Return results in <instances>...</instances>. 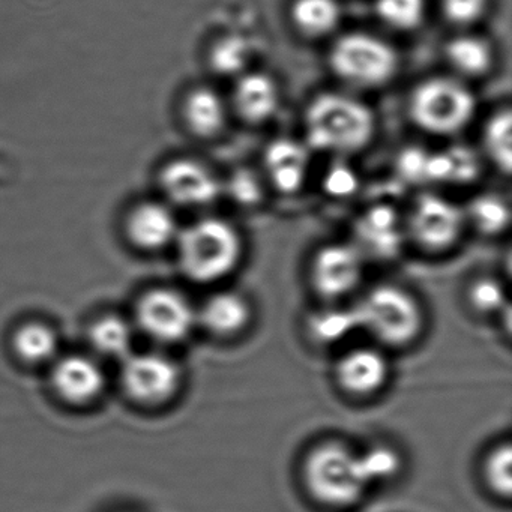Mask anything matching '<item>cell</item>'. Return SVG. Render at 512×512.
<instances>
[{
	"label": "cell",
	"mask_w": 512,
	"mask_h": 512,
	"mask_svg": "<svg viewBox=\"0 0 512 512\" xmlns=\"http://www.w3.org/2000/svg\"><path fill=\"white\" fill-rule=\"evenodd\" d=\"M332 73L359 89H374L394 79L398 55L386 41L365 32H350L335 41L329 52Z\"/></svg>",
	"instance_id": "6"
},
{
	"label": "cell",
	"mask_w": 512,
	"mask_h": 512,
	"mask_svg": "<svg viewBox=\"0 0 512 512\" xmlns=\"http://www.w3.org/2000/svg\"><path fill=\"white\" fill-rule=\"evenodd\" d=\"M488 0H440L443 16L455 26H470L487 13Z\"/></svg>",
	"instance_id": "33"
},
{
	"label": "cell",
	"mask_w": 512,
	"mask_h": 512,
	"mask_svg": "<svg viewBox=\"0 0 512 512\" xmlns=\"http://www.w3.org/2000/svg\"><path fill=\"white\" fill-rule=\"evenodd\" d=\"M308 166L307 148L295 140H274L266 148V175L280 193L292 194L301 190L307 179Z\"/></svg>",
	"instance_id": "17"
},
{
	"label": "cell",
	"mask_w": 512,
	"mask_h": 512,
	"mask_svg": "<svg viewBox=\"0 0 512 512\" xmlns=\"http://www.w3.org/2000/svg\"><path fill=\"white\" fill-rule=\"evenodd\" d=\"M280 106L277 83L262 73L242 76L233 91V107L248 124H263L271 119Z\"/></svg>",
	"instance_id": "19"
},
{
	"label": "cell",
	"mask_w": 512,
	"mask_h": 512,
	"mask_svg": "<svg viewBox=\"0 0 512 512\" xmlns=\"http://www.w3.org/2000/svg\"><path fill=\"white\" fill-rule=\"evenodd\" d=\"M302 475L314 499L337 508L358 502L368 487L358 454L343 443L328 442L314 448L305 458Z\"/></svg>",
	"instance_id": "3"
},
{
	"label": "cell",
	"mask_w": 512,
	"mask_h": 512,
	"mask_svg": "<svg viewBox=\"0 0 512 512\" xmlns=\"http://www.w3.org/2000/svg\"><path fill=\"white\" fill-rule=\"evenodd\" d=\"M10 349L14 358L26 367L49 368L61 355V335L46 320H23L11 332Z\"/></svg>",
	"instance_id": "16"
},
{
	"label": "cell",
	"mask_w": 512,
	"mask_h": 512,
	"mask_svg": "<svg viewBox=\"0 0 512 512\" xmlns=\"http://www.w3.org/2000/svg\"><path fill=\"white\" fill-rule=\"evenodd\" d=\"M227 191L236 203L253 206L262 200L263 188L259 178L251 170H238L230 176Z\"/></svg>",
	"instance_id": "34"
},
{
	"label": "cell",
	"mask_w": 512,
	"mask_h": 512,
	"mask_svg": "<svg viewBox=\"0 0 512 512\" xmlns=\"http://www.w3.org/2000/svg\"><path fill=\"white\" fill-rule=\"evenodd\" d=\"M122 229L134 250L152 254L175 245L181 227L173 206L163 199H145L128 208Z\"/></svg>",
	"instance_id": "12"
},
{
	"label": "cell",
	"mask_w": 512,
	"mask_h": 512,
	"mask_svg": "<svg viewBox=\"0 0 512 512\" xmlns=\"http://www.w3.org/2000/svg\"><path fill=\"white\" fill-rule=\"evenodd\" d=\"M388 361L379 350L359 347L338 361L335 377L347 394L367 397L380 391L388 379Z\"/></svg>",
	"instance_id": "15"
},
{
	"label": "cell",
	"mask_w": 512,
	"mask_h": 512,
	"mask_svg": "<svg viewBox=\"0 0 512 512\" xmlns=\"http://www.w3.org/2000/svg\"><path fill=\"white\" fill-rule=\"evenodd\" d=\"M472 92L454 79L434 77L419 83L409 98L413 124L434 136H451L469 125L475 115Z\"/></svg>",
	"instance_id": "5"
},
{
	"label": "cell",
	"mask_w": 512,
	"mask_h": 512,
	"mask_svg": "<svg viewBox=\"0 0 512 512\" xmlns=\"http://www.w3.org/2000/svg\"><path fill=\"white\" fill-rule=\"evenodd\" d=\"M449 67L467 79L482 77L493 65V50L487 41L473 35L452 38L445 47Z\"/></svg>",
	"instance_id": "24"
},
{
	"label": "cell",
	"mask_w": 512,
	"mask_h": 512,
	"mask_svg": "<svg viewBox=\"0 0 512 512\" xmlns=\"http://www.w3.org/2000/svg\"><path fill=\"white\" fill-rule=\"evenodd\" d=\"M136 328L131 319L119 313H103L89 323L86 331L89 349L100 361L122 362L134 352Z\"/></svg>",
	"instance_id": "18"
},
{
	"label": "cell",
	"mask_w": 512,
	"mask_h": 512,
	"mask_svg": "<svg viewBox=\"0 0 512 512\" xmlns=\"http://www.w3.org/2000/svg\"><path fill=\"white\" fill-rule=\"evenodd\" d=\"M464 221V212L451 200L424 194L413 205L406 230L419 247L445 251L460 238Z\"/></svg>",
	"instance_id": "10"
},
{
	"label": "cell",
	"mask_w": 512,
	"mask_h": 512,
	"mask_svg": "<svg viewBox=\"0 0 512 512\" xmlns=\"http://www.w3.org/2000/svg\"><path fill=\"white\" fill-rule=\"evenodd\" d=\"M355 173L346 167H335L328 173L325 179V188L331 196L346 197L356 190Z\"/></svg>",
	"instance_id": "35"
},
{
	"label": "cell",
	"mask_w": 512,
	"mask_h": 512,
	"mask_svg": "<svg viewBox=\"0 0 512 512\" xmlns=\"http://www.w3.org/2000/svg\"><path fill=\"white\" fill-rule=\"evenodd\" d=\"M355 238L362 256L392 257L403 245L404 229L394 209L374 206L356 223Z\"/></svg>",
	"instance_id": "14"
},
{
	"label": "cell",
	"mask_w": 512,
	"mask_h": 512,
	"mask_svg": "<svg viewBox=\"0 0 512 512\" xmlns=\"http://www.w3.org/2000/svg\"><path fill=\"white\" fill-rule=\"evenodd\" d=\"M512 449L509 443L497 446L484 463V476L488 487L500 497H511L512 491Z\"/></svg>",
	"instance_id": "30"
},
{
	"label": "cell",
	"mask_w": 512,
	"mask_h": 512,
	"mask_svg": "<svg viewBox=\"0 0 512 512\" xmlns=\"http://www.w3.org/2000/svg\"><path fill=\"white\" fill-rule=\"evenodd\" d=\"M181 113L187 130L199 139L218 136L226 125V106L209 88L191 89L182 101Z\"/></svg>",
	"instance_id": "21"
},
{
	"label": "cell",
	"mask_w": 512,
	"mask_h": 512,
	"mask_svg": "<svg viewBox=\"0 0 512 512\" xmlns=\"http://www.w3.org/2000/svg\"><path fill=\"white\" fill-rule=\"evenodd\" d=\"M107 385L103 361L92 353H61L49 367L50 391L71 409H89L100 403Z\"/></svg>",
	"instance_id": "9"
},
{
	"label": "cell",
	"mask_w": 512,
	"mask_h": 512,
	"mask_svg": "<svg viewBox=\"0 0 512 512\" xmlns=\"http://www.w3.org/2000/svg\"><path fill=\"white\" fill-rule=\"evenodd\" d=\"M365 257L353 244H332L314 256L311 281L326 299H340L361 283Z\"/></svg>",
	"instance_id": "13"
},
{
	"label": "cell",
	"mask_w": 512,
	"mask_h": 512,
	"mask_svg": "<svg viewBox=\"0 0 512 512\" xmlns=\"http://www.w3.org/2000/svg\"><path fill=\"white\" fill-rule=\"evenodd\" d=\"M355 329H358V323H356L353 308L322 311L311 320V331L314 337L323 343H334L341 338H346Z\"/></svg>",
	"instance_id": "29"
},
{
	"label": "cell",
	"mask_w": 512,
	"mask_h": 512,
	"mask_svg": "<svg viewBox=\"0 0 512 512\" xmlns=\"http://www.w3.org/2000/svg\"><path fill=\"white\" fill-rule=\"evenodd\" d=\"M131 322L137 334L160 346H173L190 337L197 326V310L178 290L151 287L134 302Z\"/></svg>",
	"instance_id": "8"
},
{
	"label": "cell",
	"mask_w": 512,
	"mask_h": 512,
	"mask_svg": "<svg viewBox=\"0 0 512 512\" xmlns=\"http://www.w3.org/2000/svg\"><path fill=\"white\" fill-rule=\"evenodd\" d=\"M175 247L182 274L200 284L227 277L242 254L235 227L220 218H202L179 230Z\"/></svg>",
	"instance_id": "2"
},
{
	"label": "cell",
	"mask_w": 512,
	"mask_h": 512,
	"mask_svg": "<svg viewBox=\"0 0 512 512\" xmlns=\"http://www.w3.org/2000/svg\"><path fill=\"white\" fill-rule=\"evenodd\" d=\"M427 0H376V14L394 31L410 32L422 25Z\"/></svg>",
	"instance_id": "27"
},
{
	"label": "cell",
	"mask_w": 512,
	"mask_h": 512,
	"mask_svg": "<svg viewBox=\"0 0 512 512\" xmlns=\"http://www.w3.org/2000/svg\"><path fill=\"white\" fill-rule=\"evenodd\" d=\"M478 157L466 146H452L442 152H428L425 184H469L479 175Z\"/></svg>",
	"instance_id": "22"
},
{
	"label": "cell",
	"mask_w": 512,
	"mask_h": 512,
	"mask_svg": "<svg viewBox=\"0 0 512 512\" xmlns=\"http://www.w3.org/2000/svg\"><path fill=\"white\" fill-rule=\"evenodd\" d=\"M250 305L238 293L220 292L209 296L197 310V325L217 337L239 334L250 322Z\"/></svg>",
	"instance_id": "20"
},
{
	"label": "cell",
	"mask_w": 512,
	"mask_h": 512,
	"mask_svg": "<svg viewBox=\"0 0 512 512\" xmlns=\"http://www.w3.org/2000/svg\"><path fill=\"white\" fill-rule=\"evenodd\" d=\"M182 379L181 365L157 350H134L119 362V388L139 409H161L172 403L181 391Z\"/></svg>",
	"instance_id": "7"
},
{
	"label": "cell",
	"mask_w": 512,
	"mask_h": 512,
	"mask_svg": "<svg viewBox=\"0 0 512 512\" xmlns=\"http://www.w3.org/2000/svg\"><path fill=\"white\" fill-rule=\"evenodd\" d=\"M304 127L311 148L328 154L350 155L370 145L376 133V118L362 101L338 92H326L308 104Z\"/></svg>",
	"instance_id": "1"
},
{
	"label": "cell",
	"mask_w": 512,
	"mask_h": 512,
	"mask_svg": "<svg viewBox=\"0 0 512 512\" xmlns=\"http://www.w3.org/2000/svg\"><path fill=\"white\" fill-rule=\"evenodd\" d=\"M482 145L494 167L509 175L512 169V116L509 109L500 110L488 119Z\"/></svg>",
	"instance_id": "25"
},
{
	"label": "cell",
	"mask_w": 512,
	"mask_h": 512,
	"mask_svg": "<svg viewBox=\"0 0 512 512\" xmlns=\"http://www.w3.org/2000/svg\"><path fill=\"white\" fill-rule=\"evenodd\" d=\"M158 187L164 202L179 208L211 205L221 193L220 182L214 173L191 158L167 161L158 173Z\"/></svg>",
	"instance_id": "11"
},
{
	"label": "cell",
	"mask_w": 512,
	"mask_h": 512,
	"mask_svg": "<svg viewBox=\"0 0 512 512\" xmlns=\"http://www.w3.org/2000/svg\"><path fill=\"white\" fill-rule=\"evenodd\" d=\"M352 308L358 329H365L386 346H407L421 332V308L400 287H374Z\"/></svg>",
	"instance_id": "4"
},
{
	"label": "cell",
	"mask_w": 512,
	"mask_h": 512,
	"mask_svg": "<svg viewBox=\"0 0 512 512\" xmlns=\"http://www.w3.org/2000/svg\"><path fill=\"white\" fill-rule=\"evenodd\" d=\"M290 20L302 37L319 40L340 25V4L337 0H293Z\"/></svg>",
	"instance_id": "23"
},
{
	"label": "cell",
	"mask_w": 512,
	"mask_h": 512,
	"mask_svg": "<svg viewBox=\"0 0 512 512\" xmlns=\"http://www.w3.org/2000/svg\"><path fill=\"white\" fill-rule=\"evenodd\" d=\"M464 217L484 235H499L508 229L511 211L505 200L494 194H485L470 202Z\"/></svg>",
	"instance_id": "26"
},
{
	"label": "cell",
	"mask_w": 512,
	"mask_h": 512,
	"mask_svg": "<svg viewBox=\"0 0 512 512\" xmlns=\"http://www.w3.org/2000/svg\"><path fill=\"white\" fill-rule=\"evenodd\" d=\"M359 469L368 485L386 481L400 472V455L388 446H376L358 455Z\"/></svg>",
	"instance_id": "28"
},
{
	"label": "cell",
	"mask_w": 512,
	"mask_h": 512,
	"mask_svg": "<svg viewBox=\"0 0 512 512\" xmlns=\"http://www.w3.org/2000/svg\"><path fill=\"white\" fill-rule=\"evenodd\" d=\"M211 61L217 73H238L247 62V47L238 38L223 40L212 50Z\"/></svg>",
	"instance_id": "32"
},
{
	"label": "cell",
	"mask_w": 512,
	"mask_h": 512,
	"mask_svg": "<svg viewBox=\"0 0 512 512\" xmlns=\"http://www.w3.org/2000/svg\"><path fill=\"white\" fill-rule=\"evenodd\" d=\"M470 304L478 313H502L506 307V293L499 281L485 278L476 281L469 293Z\"/></svg>",
	"instance_id": "31"
}]
</instances>
